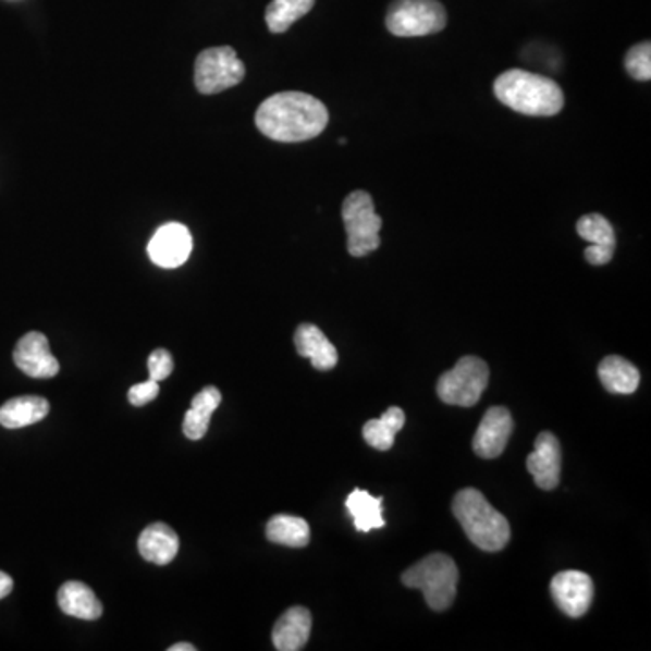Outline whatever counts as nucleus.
Here are the masks:
<instances>
[{"instance_id": "obj_1", "label": "nucleus", "mask_w": 651, "mask_h": 651, "mask_svg": "<svg viewBox=\"0 0 651 651\" xmlns=\"http://www.w3.org/2000/svg\"><path fill=\"white\" fill-rule=\"evenodd\" d=\"M330 122L321 100L299 91L278 93L259 106L256 125L267 138L297 144L317 138Z\"/></svg>"}, {"instance_id": "obj_2", "label": "nucleus", "mask_w": 651, "mask_h": 651, "mask_svg": "<svg viewBox=\"0 0 651 651\" xmlns=\"http://www.w3.org/2000/svg\"><path fill=\"white\" fill-rule=\"evenodd\" d=\"M500 102L527 116H555L565 106L561 87L546 76L524 70L505 71L494 82Z\"/></svg>"}, {"instance_id": "obj_3", "label": "nucleus", "mask_w": 651, "mask_h": 651, "mask_svg": "<svg viewBox=\"0 0 651 651\" xmlns=\"http://www.w3.org/2000/svg\"><path fill=\"white\" fill-rule=\"evenodd\" d=\"M453 513L478 549L500 552L511 540V525L476 489H464L454 498Z\"/></svg>"}, {"instance_id": "obj_4", "label": "nucleus", "mask_w": 651, "mask_h": 651, "mask_svg": "<svg viewBox=\"0 0 651 651\" xmlns=\"http://www.w3.org/2000/svg\"><path fill=\"white\" fill-rule=\"evenodd\" d=\"M407 588H417L434 612H443L453 604L458 587V566L447 554H431L407 568L402 576Z\"/></svg>"}, {"instance_id": "obj_5", "label": "nucleus", "mask_w": 651, "mask_h": 651, "mask_svg": "<svg viewBox=\"0 0 651 651\" xmlns=\"http://www.w3.org/2000/svg\"><path fill=\"white\" fill-rule=\"evenodd\" d=\"M342 219L347 232V251L353 257L369 256L380 246L382 218L374 212L373 198L366 191H355L344 199Z\"/></svg>"}, {"instance_id": "obj_6", "label": "nucleus", "mask_w": 651, "mask_h": 651, "mask_svg": "<svg viewBox=\"0 0 651 651\" xmlns=\"http://www.w3.org/2000/svg\"><path fill=\"white\" fill-rule=\"evenodd\" d=\"M489 384V366L481 358H459L453 369L438 380V396L449 406L472 407Z\"/></svg>"}, {"instance_id": "obj_7", "label": "nucleus", "mask_w": 651, "mask_h": 651, "mask_svg": "<svg viewBox=\"0 0 651 651\" xmlns=\"http://www.w3.org/2000/svg\"><path fill=\"white\" fill-rule=\"evenodd\" d=\"M445 24L447 13L438 0H395L385 16L395 37H426L442 32Z\"/></svg>"}, {"instance_id": "obj_8", "label": "nucleus", "mask_w": 651, "mask_h": 651, "mask_svg": "<svg viewBox=\"0 0 651 651\" xmlns=\"http://www.w3.org/2000/svg\"><path fill=\"white\" fill-rule=\"evenodd\" d=\"M245 78V65L229 46L205 49L194 67V82L201 95H218Z\"/></svg>"}, {"instance_id": "obj_9", "label": "nucleus", "mask_w": 651, "mask_h": 651, "mask_svg": "<svg viewBox=\"0 0 651 651\" xmlns=\"http://www.w3.org/2000/svg\"><path fill=\"white\" fill-rule=\"evenodd\" d=\"M193 235L182 223H167L156 230L147 246L150 261L160 268H177L193 254Z\"/></svg>"}, {"instance_id": "obj_10", "label": "nucleus", "mask_w": 651, "mask_h": 651, "mask_svg": "<svg viewBox=\"0 0 651 651\" xmlns=\"http://www.w3.org/2000/svg\"><path fill=\"white\" fill-rule=\"evenodd\" d=\"M550 592L557 609L576 619L587 614L592 604L593 582L585 572H560L550 582Z\"/></svg>"}, {"instance_id": "obj_11", "label": "nucleus", "mask_w": 651, "mask_h": 651, "mask_svg": "<svg viewBox=\"0 0 651 651\" xmlns=\"http://www.w3.org/2000/svg\"><path fill=\"white\" fill-rule=\"evenodd\" d=\"M13 360L32 379H53L59 374L60 364L49 349L48 336L32 331L22 336L13 352Z\"/></svg>"}, {"instance_id": "obj_12", "label": "nucleus", "mask_w": 651, "mask_h": 651, "mask_svg": "<svg viewBox=\"0 0 651 651\" xmlns=\"http://www.w3.org/2000/svg\"><path fill=\"white\" fill-rule=\"evenodd\" d=\"M513 431V417L507 407H491L481 418L480 428L472 438V449L480 458H498L507 447Z\"/></svg>"}, {"instance_id": "obj_13", "label": "nucleus", "mask_w": 651, "mask_h": 651, "mask_svg": "<svg viewBox=\"0 0 651 651\" xmlns=\"http://www.w3.org/2000/svg\"><path fill=\"white\" fill-rule=\"evenodd\" d=\"M577 234L588 241L590 246L585 250V259L593 267L609 265L615 251V230L609 219L601 214L582 216L577 221Z\"/></svg>"}, {"instance_id": "obj_14", "label": "nucleus", "mask_w": 651, "mask_h": 651, "mask_svg": "<svg viewBox=\"0 0 651 651\" xmlns=\"http://www.w3.org/2000/svg\"><path fill=\"white\" fill-rule=\"evenodd\" d=\"M527 469L535 476L536 486L552 491L560 486L561 445L552 433L536 438L535 451L527 458Z\"/></svg>"}, {"instance_id": "obj_15", "label": "nucleus", "mask_w": 651, "mask_h": 651, "mask_svg": "<svg viewBox=\"0 0 651 651\" xmlns=\"http://www.w3.org/2000/svg\"><path fill=\"white\" fill-rule=\"evenodd\" d=\"M311 634V614L303 606L286 610L273 626L272 641L275 650L299 651L306 647Z\"/></svg>"}, {"instance_id": "obj_16", "label": "nucleus", "mask_w": 651, "mask_h": 651, "mask_svg": "<svg viewBox=\"0 0 651 651\" xmlns=\"http://www.w3.org/2000/svg\"><path fill=\"white\" fill-rule=\"evenodd\" d=\"M294 341L300 357L310 358L316 369L328 371L339 363L336 347L316 324H300L295 331Z\"/></svg>"}, {"instance_id": "obj_17", "label": "nucleus", "mask_w": 651, "mask_h": 651, "mask_svg": "<svg viewBox=\"0 0 651 651\" xmlns=\"http://www.w3.org/2000/svg\"><path fill=\"white\" fill-rule=\"evenodd\" d=\"M138 550L142 557L155 565H169L180 550V538L165 524H152L139 535Z\"/></svg>"}, {"instance_id": "obj_18", "label": "nucleus", "mask_w": 651, "mask_h": 651, "mask_svg": "<svg viewBox=\"0 0 651 651\" xmlns=\"http://www.w3.org/2000/svg\"><path fill=\"white\" fill-rule=\"evenodd\" d=\"M59 606L64 614L84 621L98 619L103 612L97 593L81 581H67L60 587Z\"/></svg>"}, {"instance_id": "obj_19", "label": "nucleus", "mask_w": 651, "mask_h": 651, "mask_svg": "<svg viewBox=\"0 0 651 651\" xmlns=\"http://www.w3.org/2000/svg\"><path fill=\"white\" fill-rule=\"evenodd\" d=\"M49 402L42 396H16L0 407V426L21 429L38 423L48 417Z\"/></svg>"}, {"instance_id": "obj_20", "label": "nucleus", "mask_w": 651, "mask_h": 651, "mask_svg": "<svg viewBox=\"0 0 651 651\" xmlns=\"http://www.w3.org/2000/svg\"><path fill=\"white\" fill-rule=\"evenodd\" d=\"M598 373L604 390L614 395H631L636 393L641 382L639 369L617 355L604 358L603 363L599 364Z\"/></svg>"}, {"instance_id": "obj_21", "label": "nucleus", "mask_w": 651, "mask_h": 651, "mask_svg": "<svg viewBox=\"0 0 651 651\" xmlns=\"http://www.w3.org/2000/svg\"><path fill=\"white\" fill-rule=\"evenodd\" d=\"M221 391L214 385H209L194 396L191 409L183 420V433L188 440H199L209 431L210 418L221 404Z\"/></svg>"}, {"instance_id": "obj_22", "label": "nucleus", "mask_w": 651, "mask_h": 651, "mask_svg": "<svg viewBox=\"0 0 651 651\" xmlns=\"http://www.w3.org/2000/svg\"><path fill=\"white\" fill-rule=\"evenodd\" d=\"M382 500L374 498L369 492L353 491L346 500V508L352 514L353 524L358 532H369L373 529L385 527V519L382 516Z\"/></svg>"}, {"instance_id": "obj_23", "label": "nucleus", "mask_w": 651, "mask_h": 651, "mask_svg": "<svg viewBox=\"0 0 651 651\" xmlns=\"http://www.w3.org/2000/svg\"><path fill=\"white\" fill-rule=\"evenodd\" d=\"M267 538L272 543L284 544L292 549H303L310 543V525L297 516L278 514L267 525Z\"/></svg>"}, {"instance_id": "obj_24", "label": "nucleus", "mask_w": 651, "mask_h": 651, "mask_svg": "<svg viewBox=\"0 0 651 651\" xmlns=\"http://www.w3.org/2000/svg\"><path fill=\"white\" fill-rule=\"evenodd\" d=\"M406 423V415L401 407H390L382 417L377 420H369L364 426V440L373 449L390 451L395 443V437Z\"/></svg>"}, {"instance_id": "obj_25", "label": "nucleus", "mask_w": 651, "mask_h": 651, "mask_svg": "<svg viewBox=\"0 0 651 651\" xmlns=\"http://www.w3.org/2000/svg\"><path fill=\"white\" fill-rule=\"evenodd\" d=\"M316 0H272L267 8V26L272 33L288 32L295 22L310 13Z\"/></svg>"}, {"instance_id": "obj_26", "label": "nucleus", "mask_w": 651, "mask_h": 651, "mask_svg": "<svg viewBox=\"0 0 651 651\" xmlns=\"http://www.w3.org/2000/svg\"><path fill=\"white\" fill-rule=\"evenodd\" d=\"M626 71L636 81L648 82L651 78V44L641 42L626 53Z\"/></svg>"}, {"instance_id": "obj_27", "label": "nucleus", "mask_w": 651, "mask_h": 651, "mask_svg": "<svg viewBox=\"0 0 651 651\" xmlns=\"http://www.w3.org/2000/svg\"><path fill=\"white\" fill-rule=\"evenodd\" d=\"M147 368H149V377L156 382L165 380L174 369V363H172L171 353L167 349H156L150 353L149 360H147Z\"/></svg>"}, {"instance_id": "obj_28", "label": "nucleus", "mask_w": 651, "mask_h": 651, "mask_svg": "<svg viewBox=\"0 0 651 651\" xmlns=\"http://www.w3.org/2000/svg\"><path fill=\"white\" fill-rule=\"evenodd\" d=\"M160 393V382H156V380L149 379L147 382H142V384H136L128 390V402L133 404V406L142 407L147 406L149 402L155 401L156 396Z\"/></svg>"}, {"instance_id": "obj_29", "label": "nucleus", "mask_w": 651, "mask_h": 651, "mask_svg": "<svg viewBox=\"0 0 651 651\" xmlns=\"http://www.w3.org/2000/svg\"><path fill=\"white\" fill-rule=\"evenodd\" d=\"M11 590H13V579L4 572H0V599L8 598Z\"/></svg>"}, {"instance_id": "obj_30", "label": "nucleus", "mask_w": 651, "mask_h": 651, "mask_svg": "<svg viewBox=\"0 0 651 651\" xmlns=\"http://www.w3.org/2000/svg\"><path fill=\"white\" fill-rule=\"evenodd\" d=\"M169 651H196V647L191 642H180V644L169 648Z\"/></svg>"}]
</instances>
